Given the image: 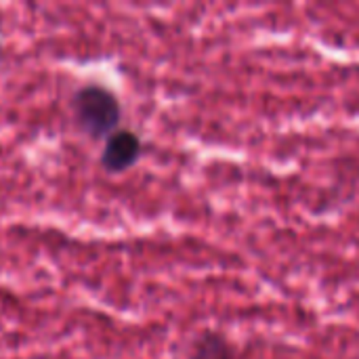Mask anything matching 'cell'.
<instances>
[{"label":"cell","mask_w":359,"mask_h":359,"mask_svg":"<svg viewBox=\"0 0 359 359\" xmlns=\"http://www.w3.org/2000/svg\"><path fill=\"white\" fill-rule=\"evenodd\" d=\"M74 114L80 128L90 137L99 139L116 133L122 109L120 101L111 90L90 84L74 95Z\"/></svg>","instance_id":"1"},{"label":"cell","mask_w":359,"mask_h":359,"mask_svg":"<svg viewBox=\"0 0 359 359\" xmlns=\"http://www.w3.org/2000/svg\"><path fill=\"white\" fill-rule=\"evenodd\" d=\"M141 156V139L133 130H116L107 137L101 154V164L107 172H122L130 168Z\"/></svg>","instance_id":"2"},{"label":"cell","mask_w":359,"mask_h":359,"mask_svg":"<svg viewBox=\"0 0 359 359\" xmlns=\"http://www.w3.org/2000/svg\"><path fill=\"white\" fill-rule=\"evenodd\" d=\"M189 359H236V351L223 334L204 332L194 343Z\"/></svg>","instance_id":"3"}]
</instances>
